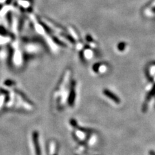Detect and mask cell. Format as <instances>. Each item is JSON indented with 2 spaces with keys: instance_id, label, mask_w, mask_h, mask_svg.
Returning <instances> with one entry per match:
<instances>
[{
  "instance_id": "cell-1",
  "label": "cell",
  "mask_w": 155,
  "mask_h": 155,
  "mask_svg": "<svg viewBox=\"0 0 155 155\" xmlns=\"http://www.w3.org/2000/svg\"><path fill=\"white\" fill-rule=\"evenodd\" d=\"M71 74L70 69L66 70L53 96L57 107L60 109H63L67 105L72 106L74 104L76 84L72 80Z\"/></svg>"
},
{
  "instance_id": "cell-2",
  "label": "cell",
  "mask_w": 155,
  "mask_h": 155,
  "mask_svg": "<svg viewBox=\"0 0 155 155\" xmlns=\"http://www.w3.org/2000/svg\"><path fill=\"white\" fill-rule=\"evenodd\" d=\"M70 124L72 128H73V134L77 140L83 142L87 145L93 146L94 145L97 141V136L95 134L90 130L80 127L77 124L76 121L74 119L71 120Z\"/></svg>"
},
{
  "instance_id": "cell-3",
  "label": "cell",
  "mask_w": 155,
  "mask_h": 155,
  "mask_svg": "<svg viewBox=\"0 0 155 155\" xmlns=\"http://www.w3.org/2000/svg\"><path fill=\"white\" fill-rule=\"evenodd\" d=\"M109 70L108 65L103 62L96 63L92 66V71L94 74L98 75H103L105 74Z\"/></svg>"
},
{
  "instance_id": "cell-4",
  "label": "cell",
  "mask_w": 155,
  "mask_h": 155,
  "mask_svg": "<svg viewBox=\"0 0 155 155\" xmlns=\"http://www.w3.org/2000/svg\"><path fill=\"white\" fill-rule=\"evenodd\" d=\"M94 48L88 46H84L81 48V58L85 61H89L94 57Z\"/></svg>"
},
{
  "instance_id": "cell-5",
  "label": "cell",
  "mask_w": 155,
  "mask_h": 155,
  "mask_svg": "<svg viewBox=\"0 0 155 155\" xmlns=\"http://www.w3.org/2000/svg\"><path fill=\"white\" fill-rule=\"evenodd\" d=\"M32 141L35 154L41 155V149L40 146V142H39V134L37 131L33 132L32 134Z\"/></svg>"
},
{
  "instance_id": "cell-6",
  "label": "cell",
  "mask_w": 155,
  "mask_h": 155,
  "mask_svg": "<svg viewBox=\"0 0 155 155\" xmlns=\"http://www.w3.org/2000/svg\"><path fill=\"white\" fill-rule=\"evenodd\" d=\"M103 94L106 97V98H107L109 100L112 101L113 102L115 103L116 104H119L120 103V100L118 97L115 94H114L112 91H110L109 89H104Z\"/></svg>"
},
{
  "instance_id": "cell-7",
  "label": "cell",
  "mask_w": 155,
  "mask_h": 155,
  "mask_svg": "<svg viewBox=\"0 0 155 155\" xmlns=\"http://www.w3.org/2000/svg\"><path fill=\"white\" fill-rule=\"evenodd\" d=\"M57 151V145L55 141L54 140H51V141L48 143V155H58L56 153Z\"/></svg>"
},
{
  "instance_id": "cell-8",
  "label": "cell",
  "mask_w": 155,
  "mask_h": 155,
  "mask_svg": "<svg viewBox=\"0 0 155 155\" xmlns=\"http://www.w3.org/2000/svg\"><path fill=\"white\" fill-rule=\"evenodd\" d=\"M7 95L5 93H0V111L6 108Z\"/></svg>"
},
{
  "instance_id": "cell-9",
  "label": "cell",
  "mask_w": 155,
  "mask_h": 155,
  "mask_svg": "<svg viewBox=\"0 0 155 155\" xmlns=\"http://www.w3.org/2000/svg\"><path fill=\"white\" fill-rule=\"evenodd\" d=\"M155 95V85L153 87V89L151 90V91L149 92V93L148 94V95L147 96L146 100H145V101L144 103V106H143V109H146L147 108V105L148 104L149 101L151 100V98L153 97Z\"/></svg>"
},
{
  "instance_id": "cell-10",
  "label": "cell",
  "mask_w": 155,
  "mask_h": 155,
  "mask_svg": "<svg viewBox=\"0 0 155 155\" xmlns=\"http://www.w3.org/2000/svg\"><path fill=\"white\" fill-rule=\"evenodd\" d=\"M128 48V45L127 43L125 42H120L117 45V47H116V49H117V51L118 52H122L124 53L127 51Z\"/></svg>"
},
{
  "instance_id": "cell-11",
  "label": "cell",
  "mask_w": 155,
  "mask_h": 155,
  "mask_svg": "<svg viewBox=\"0 0 155 155\" xmlns=\"http://www.w3.org/2000/svg\"><path fill=\"white\" fill-rule=\"evenodd\" d=\"M149 155H155V152L151 151H149Z\"/></svg>"
}]
</instances>
